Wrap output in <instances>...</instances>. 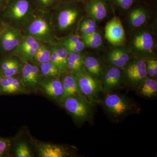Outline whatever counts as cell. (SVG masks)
Here are the masks:
<instances>
[{"instance_id": "obj_6", "label": "cell", "mask_w": 157, "mask_h": 157, "mask_svg": "<svg viewBox=\"0 0 157 157\" xmlns=\"http://www.w3.org/2000/svg\"><path fill=\"white\" fill-rule=\"evenodd\" d=\"M64 106L71 115L81 122L90 121L92 117V103L86 98L71 96L64 99Z\"/></svg>"}, {"instance_id": "obj_37", "label": "cell", "mask_w": 157, "mask_h": 157, "mask_svg": "<svg viewBox=\"0 0 157 157\" xmlns=\"http://www.w3.org/2000/svg\"><path fill=\"white\" fill-rule=\"evenodd\" d=\"M114 50L118 56L121 59L127 63V62L128 61L129 59L128 54L121 49H114Z\"/></svg>"}, {"instance_id": "obj_9", "label": "cell", "mask_w": 157, "mask_h": 157, "mask_svg": "<svg viewBox=\"0 0 157 157\" xmlns=\"http://www.w3.org/2000/svg\"><path fill=\"white\" fill-rule=\"evenodd\" d=\"M105 38L114 45H120L125 40L124 30L119 18L114 17L107 23L105 27Z\"/></svg>"}, {"instance_id": "obj_39", "label": "cell", "mask_w": 157, "mask_h": 157, "mask_svg": "<svg viewBox=\"0 0 157 157\" xmlns=\"http://www.w3.org/2000/svg\"><path fill=\"white\" fill-rule=\"evenodd\" d=\"M146 64V70L147 74H148L149 76H155L154 71L153 68L152 67V66L151 64L150 60L147 62Z\"/></svg>"}, {"instance_id": "obj_41", "label": "cell", "mask_w": 157, "mask_h": 157, "mask_svg": "<svg viewBox=\"0 0 157 157\" xmlns=\"http://www.w3.org/2000/svg\"><path fill=\"white\" fill-rule=\"evenodd\" d=\"M9 0H0V13L3 11L6 8L7 3Z\"/></svg>"}, {"instance_id": "obj_17", "label": "cell", "mask_w": 157, "mask_h": 157, "mask_svg": "<svg viewBox=\"0 0 157 157\" xmlns=\"http://www.w3.org/2000/svg\"><path fill=\"white\" fill-rule=\"evenodd\" d=\"M43 88L48 96L57 98L62 96L63 93V84L61 81L58 79L52 78L44 82Z\"/></svg>"}, {"instance_id": "obj_35", "label": "cell", "mask_w": 157, "mask_h": 157, "mask_svg": "<svg viewBox=\"0 0 157 157\" xmlns=\"http://www.w3.org/2000/svg\"><path fill=\"white\" fill-rule=\"evenodd\" d=\"M21 88V82L18 78L14 76V80L12 82L11 90V94L19 92Z\"/></svg>"}, {"instance_id": "obj_43", "label": "cell", "mask_w": 157, "mask_h": 157, "mask_svg": "<svg viewBox=\"0 0 157 157\" xmlns=\"http://www.w3.org/2000/svg\"><path fill=\"white\" fill-rule=\"evenodd\" d=\"M2 24L0 23V36H1V32H2Z\"/></svg>"}, {"instance_id": "obj_44", "label": "cell", "mask_w": 157, "mask_h": 157, "mask_svg": "<svg viewBox=\"0 0 157 157\" xmlns=\"http://www.w3.org/2000/svg\"><path fill=\"white\" fill-rule=\"evenodd\" d=\"M77 1H78V2H88V1H89V0H77Z\"/></svg>"}, {"instance_id": "obj_7", "label": "cell", "mask_w": 157, "mask_h": 157, "mask_svg": "<svg viewBox=\"0 0 157 157\" xmlns=\"http://www.w3.org/2000/svg\"><path fill=\"white\" fill-rule=\"evenodd\" d=\"M2 24V28L0 36V54H10L21 42L23 34L20 29Z\"/></svg>"}, {"instance_id": "obj_32", "label": "cell", "mask_w": 157, "mask_h": 157, "mask_svg": "<svg viewBox=\"0 0 157 157\" xmlns=\"http://www.w3.org/2000/svg\"><path fill=\"white\" fill-rule=\"evenodd\" d=\"M85 46V45L84 42L81 40L80 42L76 43V44L67 45L63 46V47H64L67 49L68 52L79 53L84 49Z\"/></svg>"}, {"instance_id": "obj_11", "label": "cell", "mask_w": 157, "mask_h": 157, "mask_svg": "<svg viewBox=\"0 0 157 157\" xmlns=\"http://www.w3.org/2000/svg\"><path fill=\"white\" fill-rule=\"evenodd\" d=\"M122 82V74L117 67L109 68L104 76L103 91L106 94L112 93L121 87Z\"/></svg>"}, {"instance_id": "obj_27", "label": "cell", "mask_w": 157, "mask_h": 157, "mask_svg": "<svg viewBox=\"0 0 157 157\" xmlns=\"http://www.w3.org/2000/svg\"><path fill=\"white\" fill-rule=\"evenodd\" d=\"M19 61L15 58L14 56L11 54L3 55V57L0 61V71L6 70L18 63Z\"/></svg>"}, {"instance_id": "obj_10", "label": "cell", "mask_w": 157, "mask_h": 157, "mask_svg": "<svg viewBox=\"0 0 157 157\" xmlns=\"http://www.w3.org/2000/svg\"><path fill=\"white\" fill-rule=\"evenodd\" d=\"M127 78L134 86L139 85L146 78V64L143 60H137L131 63L126 70Z\"/></svg>"}, {"instance_id": "obj_31", "label": "cell", "mask_w": 157, "mask_h": 157, "mask_svg": "<svg viewBox=\"0 0 157 157\" xmlns=\"http://www.w3.org/2000/svg\"><path fill=\"white\" fill-rule=\"evenodd\" d=\"M109 61L114 67L117 68H122L124 67L126 63L122 60L114 50H113L109 53Z\"/></svg>"}, {"instance_id": "obj_23", "label": "cell", "mask_w": 157, "mask_h": 157, "mask_svg": "<svg viewBox=\"0 0 157 157\" xmlns=\"http://www.w3.org/2000/svg\"><path fill=\"white\" fill-rule=\"evenodd\" d=\"M36 9L43 12H50L58 5L61 2V0H34Z\"/></svg>"}, {"instance_id": "obj_8", "label": "cell", "mask_w": 157, "mask_h": 157, "mask_svg": "<svg viewBox=\"0 0 157 157\" xmlns=\"http://www.w3.org/2000/svg\"><path fill=\"white\" fill-rule=\"evenodd\" d=\"M41 42L33 37L24 36L21 42L10 54L19 58L21 61H32Z\"/></svg>"}, {"instance_id": "obj_28", "label": "cell", "mask_w": 157, "mask_h": 157, "mask_svg": "<svg viewBox=\"0 0 157 157\" xmlns=\"http://www.w3.org/2000/svg\"><path fill=\"white\" fill-rule=\"evenodd\" d=\"M23 66V65L18 62L16 64L1 71L2 77H7L14 76L21 71Z\"/></svg>"}, {"instance_id": "obj_5", "label": "cell", "mask_w": 157, "mask_h": 157, "mask_svg": "<svg viewBox=\"0 0 157 157\" xmlns=\"http://www.w3.org/2000/svg\"><path fill=\"white\" fill-rule=\"evenodd\" d=\"M75 77L80 93L91 103L98 102L100 93L103 91L101 83L91 75L83 72L81 70L76 72Z\"/></svg>"}, {"instance_id": "obj_38", "label": "cell", "mask_w": 157, "mask_h": 157, "mask_svg": "<svg viewBox=\"0 0 157 157\" xmlns=\"http://www.w3.org/2000/svg\"><path fill=\"white\" fill-rule=\"evenodd\" d=\"M96 27H90L80 26V31L82 35H85L95 32Z\"/></svg>"}, {"instance_id": "obj_36", "label": "cell", "mask_w": 157, "mask_h": 157, "mask_svg": "<svg viewBox=\"0 0 157 157\" xmlns=\"http://www.w3.org/2000/svg\"><path fill=\"white\" fill-rule=\"evenodd\" d=\"M118 5L124 9H129L132 6L133 0H115Z\"/></svg>"}, {"instance_id": "obj_1", "label": "cell", "mask_w": 157, "mask_h": 157, "mask_svg": "<svg viewBox=\"0 0 157 157\" xmlns=\"http://www.w3.org/2000/svg\"><path fill=\"white\" fill-rule=\"evenodd\" d=\"M36 11L34 0H9L0 13V23L22 30Z\"/></svg>"}, {"instance_id": "obj_30", "label": "cell", "mask_w": 157, "mask_h": 157, "mask_svg": "<svg viewBox=\"0 0 157 157\" xmlns=\"http://www.w3.org/2000/svg\"><path fill=\"white\" fill-rule=\"evenodd\" d=\"M14 76L3 77L0 82L1 90L3 92L11 94V85L14 80Z\"/></svg>"}, {"instance_id": "obj_16", "label": "cell", "mask_w": 157, "mask_h": 157, "mask_svg": "<svg viewBox=\"0 0 157 157\" xmlns=\"http://www.w3.org/2000/svg\"><path fill=\"white\" fill-rule=\"evenodd\" d=\"M137 94L147 98H151L156 96L157 82L153 79H145L137 88Z\"/></svg>"}, {"instance_id": "obj_33", "label": "cell", "mask_w": 157, "mask_h": 157, "mask_svg": "<svg viewBox=\"0 0 157 157\" xmlns=\"http://www.w3.org/2000/svg\"><path fill=\"white\" fill-rule=\"evenodd\" d=\"M55 45L56 44L52 45L49 62H50L55 66H56L61 71L60 65Z\"/></svg>"}, {"instance_id": "obj_12", "label": "cell", "mask_w": 157, "mask_h": 157, "mask_svg": "<svg viewBox=\"0 0 157 157\" xmlns=\"http://www.w3.org/2000/svg\"><path fill=\"white\" fill-rule=\"evenodd\" d=\"M21 78L24 84L33 87L40 82L41 74L39 67L30 62L25 63L21 69Z\"/></svg>"}, {"instance_id": "obj_2", "label": "cell", "mask_w": 157, "mask_h": 157, "mask_svg": "<svg viewBox=\"0 0 157 157\" xmlns=\"http://www.w3.org/2000/svg\"><path fill=\"white\" fill-rule=\"evenodd\" d=\"M24 36L33 37L38 41L51 45L56 44V33L51 22V12L36 10L22 29Z\"/></svg>"}, {"instance_id": "obj_42", "label": "cell", "mask_w": 157, "mask_h": 157, "mask_svg": "<svg viewBox=\"0 0 157 157\" xmlns=\"http://www.w3.org/2000/svg\"><path fill=\"white\" fill-rule=\"evenodd\" d=\"M152 67L153 68L155 74L156 76L157 75V61L155 60H150Z\"/></svg>"}, {"instance_id": "obj_19", "label": "cell", "mask_w": 157, "mask_h": 157, "mask_svg": "<svg viewBox=\"0 0 157 157\" xmlns=\"http://www.w3.org/2000/svg\"><path fill=\"white\" fill-rule=\"evenodd\" d=\"M153 43L152 37L150 34L147 33L138 35L134 40L135 48L140 50H151L153 46Z\"/></svg>"}, {"instance_id": "obj_4", "label": "cell", "mask_w": 157, "mask_h": 157, "mask_svg": "<svg viewBox=\"0 0 157 157\" xmlns=\"http://www.w3.org/2000/svg\"><path fill=\"white\" fill-rule=\"evenodd\" d=\"M103 104L109 115L116 120L121 119L138 110L137 106L131 99L115 93L107 94Z\"/></svg>"}, {"instance_id": "obj_40", "label": "cell", "mask_w": 157, "mask_h": 157, "mask_svg": "<svg viewBox=\"0 0 157 157\" xmlns=\"http://www.w3.org/2000/svg\"><path fill=\"white\" fill-rule=\"evenodd\" d=\"M81 25L90 27H96V24L94 21L92 20H86L82 23Z\"/></svg>"}, {"instance_id": "obj_24", "label": "cell", "mask_w": 157, "mask_h": 157, "mask_svg": "<svg viewBox=\"0 0 157 157\" xmlns=\"http://www.w3.org/2000/svg\"><path fill=\"white\" fill-rule=\"evenodd\" d=\"M82 39L85 45L91 48H98L102 44L101 35L96 32L82 35Z\"/></svg>"}, {"instance_id": "obj_13", "label": "cell", "mask_w": 157, "mask_h": 157, "mask_svg": "<svg viewBox=\"0 0 157 157\" xmlns=\"http://www.w3.org/2000/svg\"><path fill=\"white\" fill-rule=\"evenodd\" d=\"M88 14L97 20H101L106 17L107 8L102 0H89L86 6Z\"/></svg>"}, {"instance_id": "obj_14", "label": "cell", "mask_w": 157, "mask_h": 157, "mask_svg": "<svg viewBox=\"0 0 157 157\" xmlns=\"http://www.w3.org/2000/svg\"><path fill=\"white\" fill-rule=\"evenodd\" d=\"M38 151L39 156L42 157H63L69 155L64 147L48 144H41Z\"/></svg>"}, {"instance_id": "obj_34", "label": "cell", "mask_w": 157, "mask_h": 157, "mask_svg": "<svg viewBox=\"0 0 157 157\" xmlns=\"http://www.w3.org/2000/svg\"><path fill=\"white\" fill-rule=\"evenodd\" d=\"M10 145V141L0 137V157L5 154Z\"/></svg>"}, {"instance_id": "obj_26", "label": "cell", "mask_w": 157, "mask_h": 157, "mask_svg": "<svg viewBox=\"0 0 157 157\" xmlns=\"http://www.w3.org/2000/svg\"><path fill=\"white\" fill-rule=\"evenodd\" d=\"M55 45L60 65V70L62 72L67 68V60L69 52L64 47L58 42H57Z\"/></svg>"}, {"instance_id": "obj_29", "label": "cell", "mask_w": 157, "mask_h": 157, "mask_svg": "<svg viewBox=\"0 0 157 157\" xmlns=\"http://www.w3.org/2000/svg\"><path fill=\"white\" fill-rule=\"evenodd\" d=\"M15 156L17 157H31L32 154L27 145L25 143H20L15 150Z\"/></svg>"}, {"instance_id": "obj_18", "label": "cell", "mask_w": 157, "mask_h": 157, "mask_svg": "<svg viewBox=\"0 0 157 157\" xmlns=\"http://www.w3.org/2000/svg\"><path fill=\"white\" fill-rule=\"evenodd\" d=\"M52 45L41 42L32 61L39 65L49 62Z\"/></svg>"}, {"instance_id": "obj_20", "label": "cell", "mask_w": 157, "mask_h": 157, "mask_svg": "<svg viewBox=\"0 0 157 157\" xmlns=\"http://www.w3.org/2000/svg\"><path fill=\"white\" fill-rule=\"evenodd\" d=\"M84 58L81 54L75 52H69L67 60V67L73 72H78L81 70L82 66L83 65Z\"/></svg>"}, {"instance_id": "obj_25", "label": "cell", "mask_w": 157, "mask_h": 157, "mask_svg": "<svg viewBox=\"0 0 157 157\" xmlns=\"http://www.w3.org/2000/svg\"><path fill=\"white\" fill-rule=\"evenodd\" d=\"M130 18L132 25L135 27H138L145 22L146 19V14L142 9L137 8L131 12Z\"/></svg>"}, {"instance_id": "obj_21", "label": "cell", "mask_w": 157, "mask_h": 157, "mask_svg": "<svg viewBox=\"0 0 157 157\" xmlns=\"http://www.w3.org/2000/svg\"><path fill=\"white\" fill-rule=\"evenodd\" d=\"M39 67L42 76L46 77H57L62 72L50 62L39 64Z\"/></svg>"}, {"instance_id": "obj_45", "label": "cell", "mask_w": 157, "mask_h": 157, "mask_svg": "<svg viewBox=\"0 0 157 157\" xmlns=\"http://www.w3.org/2000/svg\"><path fill=\"white\" fill-rule=\"evenodd\" d=\"M2 78V73H1V71H0V82H1Z\"/></svg>"}, {"instance_id": "obj_22", "label": "cell", "mask_w": 157, "mask_h": 157, "mask_svg": "<svg viewBox=\"0 0 157 157\" xmlns=\"http://www.w3.org/2000/svg\"><path fill=\"white\" fill-rule=\"evenodd\" d=\"M83 65L86 70L94 76H99L102 72L100 63L95 58L88 56L84 59Z\"/></svg>"}, {"instance_id": "obj_3", "label": "cell", "mask_w": 157, "mask_h": 157, "mask_svg": "<svg viewBox=\"0 0 157 157\" xmlns=\"http://www.w3.org/2000/svg\"><path fill=\"white\" fill-rule=\"evenodd\" d=\"M77 0L61 2L51 11V22L57 35L65 33L76 24L80 14Z\"/></svg>"}, {"instance_id": "obj_46", "label": "cell", "mask_w": 157, "mask_h": 157, "mask_svg": "<svg viewBox=\"0 0 157 157\" xmlns=\"http://www.w3.org/2000/svg\"><path fill=\"white\" fill-rule=\"evenodd\" d=\"M72 1V0H61L62 2H67V1Z\"/></svg>"}, {"instance_id": "obj_15", "label": "cell", "mask_w": 157, "mask_h": 157, "mask_svg": "<svg viewBox=\"0 0 157 157\" xmlns=\"http://www.w3.org/2000/svg\"><path fill=\"white\" fill-rule=\"evenodd\" d=\"M62 82L63 88V93L61 97L63 100L80 93L75 76L71 74L67 75Z\"/></svg>"}]
</instances>
